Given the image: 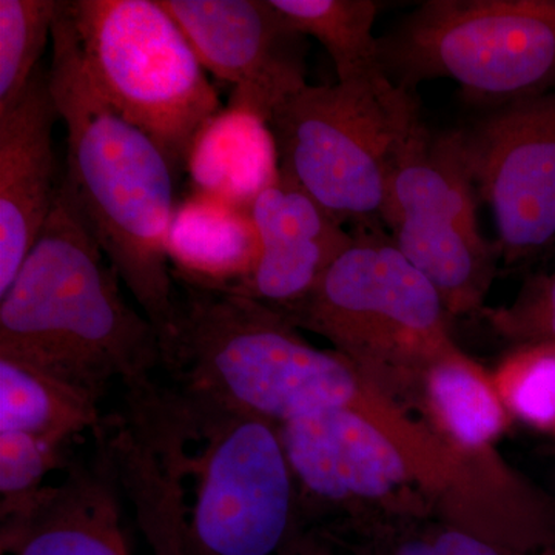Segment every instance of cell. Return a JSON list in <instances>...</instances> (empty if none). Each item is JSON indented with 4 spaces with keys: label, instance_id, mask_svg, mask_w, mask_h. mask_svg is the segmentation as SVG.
Instances as JSON below:
<instances>
[{
    "label": "cell",
    "instance_id": "obj_1",
    "mask_svg": "<svg viewBox=\"0 0 555 555\" xmlns=\"http://www.w3.org/2000/svg\"><path fill=\"white\" fill-rule=\"evenodd\" d=\"M94 437L153 555H280L301 535L273 423L152 378Z\"/></svg>",
    "mask_w": 555,
    "mask_h": 555
},
{
    "label": "cell",
    "instance_id": "obj_2",
    "mask_svg": "<svg viewBox=\"0 0 555 555\" xmlns=\"http://www.w3.org/2000/svg\"><path fill=\"white\" fill-rule=\"evenodd\" d=\"M51 43L50 90L67 130V173L61 189L155 326L164 357L178 306L167 255L177 177L156 142L98 90L65 2Z\"/></svg>",
    "mask_w": 555,
    "mask_h": 555
},
{
    "label": "cell",
    "instance_id": "obj_3",
    "mask_svg": "<svg viewBox=\"0 0 555 555\" xmlns=\"http://www.w3.org/2000/svg\"><path fill=\"white\" fill-rule=\"evenodd\" d=\"M118 272L61 189L38 241L0 297V357L104 397L113 379L164 367L155 326L124 298Z\"/></svg>",
    "mask_w": 555,
    "mask_h": 555
},
{
    "label": "cell",
    "instance_id": "obj_4",
    "mask_svg": "<svg viewBox=\"0 0 555 555\" xmlns=\"http://www.w3.org/2000/svg\"><path fill=\"white\" fill-rule=\"evenodd\" d=\"M175 281L184 292L164 350L175 385L276 426L328 409L396 403L337 350L305 341L281 310Z\"/></svg>",
    "mask_w": 555,
    "mask_h": 555
},
{
    "label": "cell",
    "instance_id": "obj_5",
    "mask_svg": "<svg viewBox=\"0 0 555 555\" xmlns=\"http://www.w3.org/2000/svg\"><path fill=\"white\" fill-rule=\"evenodd\" d=\"M298 507L385 514L412 520L440 502L443 520L481 524L477 496L502 483L499 473L463 462L400 404L337 408L278 426ZM302 509V507H301ZM301 513V511H299Z\"/></svg>",
    "mask_w": 555,
    "mask_h": 555
},
{
    "label": "cell",
    "instance_id": "obj_6",
    "mask_svg": "<svg viewBox=\"0 0 555 555\" xmlns=\"http://www.w3.org/2000/svg\"><path fill=\"white\" fill-rule=\"evenodd\" d=\"M352 235L312 294L281 312L328 339L379 392L411 411L423 371L455 345L451 315L392 238L371 224L356 225Z\"/></svg>",
    "mask_w": 555,
    "mask_h": 555
},
{
    "label": "cell",
    "instance_id": "obj_7",
    "mask_svg": "<svg viewBox=\"0 0 555 555\" xmlns=\"http://www.w3.org/2000/svg\"><path fill=\"white\" fill-rule=\"evenodd\" d=\"M422 124L415 93L387 73L335 86L308 83L269 120L281 171L356 225L382 219L398 155Z\"/></svg>",
    "mask_w": 555,
    "mask_h": 555
},
{
    "label": "cell",
    "instance_id": "obj_8",
    "mask_svg": "<svg viewBox=\"0 0 555 555\" xmlns=\"http://www.w3.org/2000/svg\"><path fill=\"white\" fill-rule=\"evenodd\" d=\"M65 9L102 96L156 142L178 177L222 108L184 33L159 0H69Z\"/></svg>",
    "mask_w": 555,
    "mask_h": 555
},
{
    "label": "cell",
    "instance_id": "obj_9",
    "mask_svg": "<svg viewBox=\"0 0 555 555\" xmlns=\"http://www.w3.org/2000/svg\"><path fill=\"white\" fill-rule=\"evenodd\" d=\"M378 40L387 76L412 93L451 79L511 104L555 83V0H429Z\"/></svg>",
    "mask_w": 555,
    "mask_h": 555
},
{
    "label": "cell",
    "instance_id": "obj_10",
    "mask_svg": "<svg viewBox=\"0 0 555 555\" xmlns=\"http://www.w3.org/2000/svg\"><path fill=\"white\" fill-rule=\"evenodd\" d=\"M477 193L507 264L555 246V91L511 102L462 131Z\"/></svg>",
    "mask_w": 555,
    "mask_h": 555
},
{
    "label": "cell",
    "instance_id": "obj_11",
    "mask_svg": "<svg viewBox=\"0 0 555 555\" xmlns=\"http://www.w3.org/2000/svg\"><path fill=\"white\" fill-rule=\"evenodd\" d=\"M206 72L232 83L230 107L270 120L306 82L308 38L272 0H159Z\"/></svg>",
    "mask_w": 555,
    "mask_h": 555
},
{
    "label": "cell",
    "instance_id": "obj_12",
    "mask_svg": "<svg viewBox=\"0 0 555 555\" xmlns=\"http://www.w3.org/2000/svg\"><path fill=\"white\" fill-rule=\"evenodd\" d=\"M56 119L49 68L39 65L21 100L0 113V297L38 241L60 193Z\"/></svg>",
    "mask_w": 555,
    "mask_h": 555
},
{
    "label": "cell",
    "instance_id": "obj_13",
    "mask_svg": "<svg viewBox=\"0 0 555 555\" xmlns=\"http://www.w3.org/2000/svg\"><path fill=\"white\" fill-rule=\"evenodd\" d=\"M251 217L259 236L258 262L232 292L278 310L308 298L353 243L341 219L283 171L255 201Z\"/></svg>",
    "mask_w": 555,
    "mask_h": 555
},
{
    "label": "cell",
    "instance_id": "obj_14",
    "mask_svg": "<svg viewBox=\"0 0 555 555\" xmlns=\"http://www.w3.org/2000/svg\"><path fill=\"white\" fill-rule=\"evenodd\" d=\"M119 491L100 459L68 463L67 477L46 486L17 516L2 520L0 550L9 555H131Z\"/></svg>",
    "mask_w": 555,
    "mask_h": 555
},
{
    "label": "cell",
    "instance_id": "obj_15",
    "mask_svg": "<svg viewBox=\"0 0 555 555\" xmlns=\"http://www.w3.org/2000/svg\"><path fill=\"white\" fill-rule=\"evenodd\" d=\"M411 409L423 425L463 462L494 466L492 452L513 418L492 382L491 371L449 347L423 371Z\"/></svg>",
    "mask_w": 555,
    "mask_h": 555
},
{
    "label": "cell",
    "instance_id": "obj_16",
    "mask_svg": "<svg viewBox=\"0 0 555 555\" xmlns=\"http://www.w3.org/2000/svg\"><path fill=\"white\" fill-rule=\"evenodd\" d=\"M477 195L462 131L437 137L422 124L398 155L382 219L387 225L416 219L480 230Z\"/></svg>",
    "mask_w": 555,
    "mask_h": 555
},
{
    "label": "cell",
    "instance_id": "obj_17",
    "mask_svg": "<svg viewBox=\"0 0 555 555\" xmlns=\"http://www.w3.org/2000/svg\"><path fill=\"white\" fill-rule=\"evenodd\" d=\"M167 255L175 280L232 292L251 275L259 258L251 210L193 192L175 210Z\"/></svg>",
    "mask_w": 555,
    "mask_h": 555
},
{
    "label": "cell",
    "instance_id": "obj_18",
    "mask_svg": "<svg viewBox=\"0 0 555 555\" xmlns=\"http://www.w3.org/2000/svg\"><path fill=\"white\" fill-rule=\"evenodd\" d=\"M185 170L193 192L251 210L281 177L268 120L230 105L219 109L196 134Z\"/></svg>",
    "mask_w": 555,
    "mask_h": 555
},
{
    "label": "cell",
    "instance_id": "obj_19",
    "mask_svg": "<svg viewBox=\"0 0 555 555\" xmlns=\"http://www.w3.org/2000/svg\"><path fill=\"white\" fill-rule=\"evenodd\" d=\"M392 243L436 288L449 315L480 313L494 281L500 250L480 230L444 222L400 219Z\"/></svg>",
    "mask_w": 555,
    "mask_h": 555
},
{
    "label": "cell",
    "instance_id": "obj_20",
    "mask_svg": "<svg viewBox=\"0 0 555 555\" xmlns=\"http://www.w3.org/2000/svg\"><path fill=\"white\" fill-rule=\"evenodd\" d=\"M101 398L50 372L0 357V433H21L68 448L100 433Z\"/></svg>",
    "mask_w": 555,
    "mask_h": 555
},
{
    "label": "cell",
    "instance_id": "obj_21",
    "mask_svg": "<svg viewBox=\"0 0 555 555\" xmlns=\"http://www.w3.org/2000/svg\"><path fill=\"white\" fill-rule=\"evenodd\" d=\"M295 30L317 39L327 51L338 82H352L386 73L374 24V0H272Z\"/></svg>",
    "mask_w": 555,
    "mask_h": 555
},
{
    "label": "cell",
    "instance_id": "obj_22",
    "mask_svg": "<svg viewBox=\"0 0 555 555\" xmlns=\"http://www.w3.org/2000/svg\"><path fill=\"white\" fill-rule=\"evenodd\" d=\"M491 375L513 422L555 441V343L514 346Z\"/></svg>",
    "mask_w": 555,
    "mask_h": 555
},
{
    "label": "cell",
    "instance_id": "obj_23",
    "mask_svg": "<svg viewBox=\"0 0 555 555\" xmlns=\"http://www.w3.org/2000/svg\"><path fill=\"white\" fill-rule=\"evenodd\" d=\"M61 0H0V113L30 86Z\"/></svg>",
    "mask_w": 555,
    "mask_h": 555
},
{
    "label": "cell",
    "instance_id": "obj_24",
    "mask_svg": "<svg viewBox=\"0 0 555 555\" xmlns=\"http://www.w3.org/2000/svg\"><path fill=\"white\" fill-rule=\"evenodd\" d=\"M68 448L21 433H0V520L17 516L43 491L51 470L68 466Z\"/></svg>",
    "mask_w": 555,
    "mask_h": 555
},
{
    "label": "cell",
    "instance_id": "obj_25",
    "mask_svg": "<svg viewBox=\"0 0 555 555\" xmlns=\"http://www.w3.org/2000/svg\"><path fill=\"white\" fill-rule=\"evenodd\" d=\"M480 315L514 346L555 343V270L529 278L511 305L483 308Z\"/></svg>",
    "mask_w": 555,
    "mask_h": 555
},
{
    "label": "cell",
    "instance_id": "obj_26",
    "mask_svg": "<svg viewBox=\"0 0 555 555\" xmlns=\"http://www.w3.org/2000/svg\"><path fill=\"white\" fill-rule=\"evenodd\" d=\"M385 537V547L369 550L371 555H517L447 521Z\"/></svg>",
    "mask_w": 555,
    "mask_h": 555
},
{
    "label": "cell",
    "instance_id": "obj_27",
    "mask_svg": "<svg viewBox=\"0 0 555 555\" xmlns=\"http://www.w3.org/2000/svg\"><path fill=\"white\" fill-rule=\"evenodd\" d=\"M280 555H371V551H352V553H337V551L331 550V547L318 543L315 540L306 539V537L299 535L291 546Z\"/></svg>",
    "mask_w": 555,
    "mask_h": 555
},
{
    "label": "cell",
    "instance_id": "obj_28",
    "mask_svg": "<svg viewBox=\"0 0 555 555\" xmlns=\"http://www.w3.org/2000/svg\"><path fill=\"white\" fill-rule=\"evenodd\" d=\"M550 452H551V456H553V462L555 465V441H553V444H551Z\"/></svg>",
    "mask_w": 555,
    "mask_h": 555
},
{
    "label": "cell",
    "instance_id": "obj_29",
    "mask_svg": "<svg viewBox=\"0 0 555 555\" xmlns=\"http://www.w3.org/2000/svg\"><path fill=\"white\" fill-rule=\"evenodd\" d=\"M546 555H555V553H550V554H546Z\"/></svg>",
    "mask_w": 555,
    "mask_h": 555
}]
</instances>
